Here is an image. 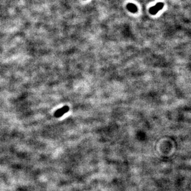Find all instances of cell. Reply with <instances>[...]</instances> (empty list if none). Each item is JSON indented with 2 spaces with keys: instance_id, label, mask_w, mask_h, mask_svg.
<instances>
[{
  "instance_id": "7a4b0ae2",
  "label": "cell",
  "mask_w": 191,
  "mask_h": 191,
  "mask_svg": "<svg viewBox=\"0 0 191 191\" xmlns=\"http://www.w3.org/2000/svg\"><path fill=\"white\" fill-rule=\"evenodd\" d=\"M69 107L68 106H64L62 108L58 109V110L55 112L54 116L56 117H62L63 114L67 113L69 111Z\"/></svg>"
},
{
  "instance_id": "6da1fadb",
  "label": "cell",
  "mask_w": 191,
  "mask_h": 191,
  "mask_svg": "<svg viewBox=\"0 0 191 191\" xmlns=\"http://www.w3.org/2000/svg\"><path fill=\"white\" fill-rule=\"evenodd\" d=\"M164 3H158L155 6H154L150 8V13L152 15H155V14L163 8Z\"/></svg>"
},
{
  "instance_id": "3957f363",
  "label": "cell",
  "mask_w": 191,
  "mask_h": 191,
  "mask_svg": "<svg viewBox=\"0 0 191 191\" xmlns=\"http://www.w3.org/2000/svg\"><path fill=\"white\" fill-rule=\"evenodd\" d=\"M127 9L130 12H131L132 13H135L138 11V8H137V6L135 5L133 3H129V4H127Z\"/></svg>"
}]
</instances>
